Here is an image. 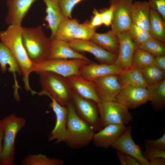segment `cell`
Returning a JSON list of instances; mask_svg holds the SVG:
<instances>
[{
  "label": "cell",
  "instance_id": "cell-44",
  "mask_svg": "<svg viewBox=\"0 0 165 165\" xmlns=\"http://www.w3.org/2000/svg\"><path fill=\"white\" fill-rule=\"evenodd\" d=\"M117 154L121 164L127 165L126 154L117 150Z\"/></svg>",
  "mask_w": 165,
  "mask_h": 165
},
{
  "label": "cell",
  "instance_id": "cell-32",
  "mask_svg": "<svg viewBox=\"0 0 165 165\" xmlns=\"http://www.w3.org/2000/svg\"><path fill=\"white\" fill-rule=\"evenodd\" d=\"M148 85L158 83L165 79V72L152 65L140 70Z\"/></svg>",
  "mask_w": 165,
  "mask_h": 165
},
{
  "label": "cell",
  "instance_id": "cell-36",
  "mask_svg": "<svg viewBox=\"0 0 165 165\" xmlns=\"http://www.w3.org/2000/svg\"><path fill=\"white\" fill-rule=\"evenodd\" d=\"M145 146V150L142 152V154L144 157L149 161L158 158L165 159V150Z\"/></svg>",
  "mask_w": 165,
  "mask_h": 165
},
{
  "label": "cell",
  "instance_id": "cell-23",
  "mask_svg": "<svg viewBox=\"0 0 165 165\" xmlns=\"http://www.w3.org/2000/svg\"><path fill=\"white\" fill-rule=\"evenodd\" d=\"M46 6V15L45 20L51 32L50 38H54L56 31L65 18L58 2L50 0H43Z\"/></svg>",
  "mask_w": 165,
  "mask_h": 165
},
{
  "label": "cell",
  "instance_id": "cell-4",
  "mask_svg": "<svg viewBox=\"0 0 165 165\" xmlns=\"http://www.w3.org/2000/svg\"><path fill=\"white\" fill-rule=\"evenodd\" d=\"M1 121L0 127L3 132L1 165H14L15 139L17 133L25 125L26 119L12 113Z\"/></svg>",
  "mask_w": 165,
  "mask_h": 165
},
{
  "label": "cell",
  "instance_id": "cell-18",
  "mask_svg": "<svg viewBox=\"0 0 165 165\" xmlns=\"http://www.w3.org/2000/svg\"><path fill=\"white\" fill-rule=\"evenodd\" d=\"M9 66L8 71L13 74L14 79V95L15 99L19 101L20 97L18 90L20 87L16 79V74L21 75V72L19 64L16 58L9 49L0 41V67L2 73H5L7 70V66Z\"/></svg>",
  "mask_w": 165,
  "mask_h": 165
},
{
  "label": "cell",
  "instance_id": "cell-10",
  "mask_svg": "<svg viewBox=\"0 0 165 165\" xmlns=\"http://www.w3.org/2000/svg\"><path fill=\"white\" fill-rule=\"evenodd\" d=\"M132 0H109L113 8L111 31L116 36L128 31L132 24L131 8Z\"/></svg>",
  "mask_w": 165,
  "mask_h": 165
},
{
  "label": "cell",
  "instance_id": "cell-41",
  "mask_svg": "<svg viewBox=\"0 0 165 165\" xmlns=\"http://www.w3.org/2000/svg\"><path fill=\"white\" fill-rule=\"evenodd\" d=\"M153 65L160 70L165 72V55L155 57Z\"/></svg>",
  "mask_w": 165,
  "mask_h": 165
},
{
  "label": "cell",
  "instance_id": "cell-19",
  "mask_svg": "<svg viewBox=\"0 0 165 165\" xmlns=\"http://www.w3.org/2000/svg\"><path fill=\"white\" fill-rule=\"evenodd\" d=\"M48 59H83L90 60L84 54L73 49L67 41L54 38Z\"/></svg>",
  "mask_w": 165,
  "mask_h": 165
},
{
  "label": "cell",
  "instance_id": "cell-17",
  "mask_svg": "<svg viewBox=\"0 0 165 165\" xmlns=\"http://www.w3.org/2000/svg\"><path fill=\"white\" fill-rule=\"evenodd\" d=\"M8 13L5 21L9 25L21 26L22 22L33 4L37 0H6Z\"/></svg>",
  "mask_w": 165,
  "mask_h": 165
},
{
  "label": "cell",
  "instance_id": "cell-31",
  "mask_svg": "<svg viewBox=\"0 0 165 165\" xmlns=\"http://www.w3.org/2000/svg\"><path fill=\"white\" fill-rule=\"evenodd\" d=\"M165 45L160 40L151 37L137 46L156 57L165 55Z\"/></svg>",
  "mask_w": 165,
  "mask_h": 165
},
{
  "label": "cell",
  "instance_id": "cell-39",
  "mask_svg": "<svg viewBox=\"0 0 165 165\" xmlns=\"http://www.w3.org/2000/svg\"><path fill=\"white\" fill-rule=\"evenodd\" d=\"M145 146L165 150V134L164 133L161 137L156 140H145Z\"/></svg>",
  "mask_w": 165,
  "mask_h": 165
},
{
  "label": "cell",
  "instance_id": "cell-33",
  "mask_svg": "<svg viewBox=\"0 0 165 165\" xmlns=\"http://www.w3.org/2000/svg\"><path fill=\"white\" fill-rule=\"evenodd\" d=\"M96 29L91 25L89 20H86L82 24L79 23L74 34L73 39L90 40L96 32Z\"/></svg>",
  "mask_w": 165,
  "mask_h": 165
},
{
  "label": "cell",
  "instance_id": "cell-11",
  "mask_svg": "<svg viewBox=\"0 0 165 165\" xmlns=\"http://www.w3.org/2000/svg\"><path fill=\"white\" fill-rule=\"evenodd\" d=\"M96 94L101 101H116V97L122 86L117 75L101 76L90 81Z\"/></svg>",
  "mask_w": 165,
  "mask_h": 165
},
{
  "label": "cell",
  "instance_id": "cell-5",
  "mask_svg": "<svg viewBox=\"0 0 165 165\" xmlns=\"http://www.w3.org/2000/svg\"><path fill=\"white\" fill-rule=\"evenodd\" d=\"M38 74L42 90L49 94L62 106H66L71 101L73 90L67 77L48 72Z\"/></svg>",
  "mask_w": 165,
  "mask_h": 165
},
{
  "label": "cell",
  "instance_id": "cell-43",
  "mask_svg": "<svg viewBox=\"0 0 165 165\" xmlns=\"http://www.w3.org/2000/svg\"><path fill=\"white\" fill-rule=\"evenodd\" d=\"M149 165H165V159L162 158H156L149 161Z\"/></svg>",
  "mask_w": 165,
  "mask_h": 165
},
{
  "label": "cell",
  "instance_id": "cell-38",
  "mask_svg": "<svg viewBox=\"0 0 165 165\" xmlns=\"http://www.w3.org/2000/svg\"><path fill=\"white\" fill-rule=\"evenodd\" d=\"M101 13L102 24L106 27L111 25L113 19V8L110 5L108 8L99 11Z\"/></svg>",
  "mask_w": 165,
  "mask_h": 165
},
{
  "label": "cell",
  "instance_id": "cell-1",
  "mask_svg": "<svg viewBox=\"0 0 165 165\" xmlns=\"http://www.w3.org/2000/svg\"><path fill=\"white\" fill-rule=\"evenodd\" d=\"M23 27L17 25H9L5 30L0 32V41L10 50L20 67L26 90L34 91L29 83V77L32 72L33 63L30 59L22 41Z\"/></svg>",
  "mask_w": 165,
  "mask_h": 165
},
{
  "label": "cell",
  "instance_id": "cell-24",
  "mask_svg": "<svg viewBox=\"0 0 165 165\" xmlns=\"http://www.w3.org/2000/svg\"><path fill=\"white\" fill-rule=\"evenodd\" d=\"M90 40L110 53L118 54L119 45L118 39L111 30L102 33L95 32Z\"/></svg>",
  "mask_w": 165,
  "mask_h": 165
},
{
  "label": "cell",
  "instance_id": "cell-9",
  "mask_svg": "<svg viewBox=\"0 0 165 165\" xmlns=\"http://www.w3.org/2000/svg\"><path fill=\"white\" fill-rule=\"evenodd\" d=\"M71 101L77 114L89 124L95 132L103 128L100 122L97 103L83 98L73 91Z\"/></svg>",
  "mask_w": 165,
  "mask_h": 165
},
{
  "label": "cell",
  "instance_id": "cell-6",
  "mask_svg": "<svg viewBox=\"0 0 165 165\" xmlns=\"http://www.w3.org/2000/svg\"><path fill=\"white\" fill-rule=\"evenodd\" d=\"M93 61L83 59H47L43 61L33 63L32 72L37 73L44 72H53L67 77L79 74L83 66Z\"/></svg>",
  "mask_w": 165,
  "mask_h": 165
},
{
  "label": "cell",
  "instance_id": "cell-3",
  "mask_svg": "<svg viewBox=\"0 0 165 165\" xmlns=\"http://www.w3.org/2000/svg\"><path fill=\"white\" fill-rule=\"evenodd\" d=\"M22 41L28 56L33 63L48 59L51 40L44 33L41 25L35 27H23Z\"/></svg>",
  "mask_w": 165,
  "mask_h": 165
},
{
  "label": "cell",
  "instance_id": "cell-26",
  "mask_svg": "<svg viewBox=\"0 0 165 165\" xmlns=\"http://www.w3.org/2000/svg\"><path fill=\"white\" fill-rule=\"evenodd\" d=\"M150 101L156 110L163 109L165 106V79L155 84L146 87Z\"/></svg>",
  "mask_w": 165,
  "mask_h": 165
},
{
  "label": "cell",
  "instance_id": "cell-16",
  "mask_svg": "<svg viewBox=\"0 0 165 165\" xmlns=\"http://www.w3.org/2000/svg\"><path fill=\"white\" fill-rule=\"evenodd\" d=\"M119 42V51L115 63L122 71L131 67L132 57L137 47L130 36L128 30L116 35Z\"/></svg>",
  "mask_w": 165,
  "mask_h": 165
},
{
  "label": "cell",
  "instance_id": "cell-7",
  "mask_svg": "<svg viewBox=\"0 0 165 165\" xmlns=\"http://www.w3.org/2000/svg\"><path fill=\"white\" fill-rule=\"evenodd\" d=\"M100 122L103 127L111 124H127L133 118L128 109L116 101L97 103Z\"/></svg>",
  "mask_w": 165,
  "mask_h": 165
},
{
  "label": "cell",
  "instance_id": "cell-12",
  "mask_svg": "<svg viewBox=\"0 0 165 165\" xmlns=\"http://www.w3.org/2000/svg\"><path fill=\"white\" fill-rule=\"evenodd\" d=\"M68 42L75 51L81 53L87 52L92 54L100 64H115L117 58V54L106 50L91 40L73 39Z\"/></svg>",
  "mask_w": 165,
  "mask_h": 165
},
{
  "label": "cell",
  "instance_id": "cell-25",
  "mask_svg": "<svg viewBox=\"0 0 165 165\" xmlns=\"http://www.w3.org/2000/svg\"><path fill=\"white\" fill-rule=\"evenodd\" d=\"M117 78L122 87L130 86L146 88L148 85L140 69L130 68L122 71L117 75Z\"/></svg>",
  "mask_w": 165,
  "mask_h": 165
},
{
  "label": "cell",
  "instance_id": "cell-46",
  "mask_svg": "<svg viewBox=\"0 0 165 165\" xmlns=\"http://www.w3.org/2000/svg\"><path fill=\"white\" fill-rule=\"evenodd\" d=\"M50 0L54 1H56V2H58V1L59 0Z\"/></svg>",
  "mask_w": 165,
  "mask_h": 165
},
{
  "label": "cell",
  "instance_id": "cell-30",
  "mask_svg": "<svg viewBox=\"0 0 165 165\" xmlns=\"http://www.w3.org/2000/svg\"><path fill=\"white\" fill-rule=\"evenodd\" d=\"M154 58L152 55L137 46L133 54L130 68L141 70L153 65Z\"/></svg>",
  "mask_w": 165,
  "mask_h": 165
},
{
  "label": "cell",
  "instance_id": "cell-34",
  "mask_svg": "<svg viewBox=\"0 0 165 165\" xmlns=\"http://www.w3.org/2000/svg\"><path fill=\"white\" fill-rule=\"evenodd\" d=\"M130 38L138 46L150 37L148 31L141 29L132 24L128 30Z\"/></svg>",
  "mask_w": 165,
  "mask_h": 165
},
{
  "label": "cell",
  "instance_id": "cell-40",
  "mask_svg": "<svg viewBox=\"0 0 165 165\" xmlns=\"http://www.w3.org/2000/svg\"><path fill=\"white\" fill-rule=\"evenodd\" d=\"M93 15L90 20V23L93 27L96 29L103 24L101 15L99 11L95 8L93 11Z\"/></svg>",
  "mask_w": 165,
  "mask_h": 165
},
{
  "label": "cell",
  "instance_id": "cell-14",
  "mask_svg": "<svg viewBox=\"0 0 165 165\" xmlns=\"http://www.w3.org/2000/svg\"><path fill=\"white\" fill-rule=\"evenodd\" d=\"M132 129L130 126L127 127L122 135L111 147L134 157L141 165H149V161L144 157L140 146L135 143L132 138Z\"/></svg>",
  "mask_w": 165,
  "mask_h": 165
},
{
  "label": "cell",
  "instance_id": "cell-48",
  "mask_svg": "<svg viewBox=\"0 0 165 165\" xmlns=\"http://www.w3.org/2000/svg\"><path fill=\"white\" fill-rule=\"evenodd\" d=\"M132 0L133 1H134V0Z\"/></svg>",
  "mask_w": 165,
  "mask_h": 165
},
{
  "label": "cell",
  "instance_id": "cell-20",
  "mask_svg": "<svg viewBox=\"0 0 165 165\" xmlns=\"http://www.w3.org/2000/svg\"><path fill=\"white\" fill-rule=\"evenodd\" d=\"M121 71L115 64H98L92 61L82 67L79 70V74L85 79L91 81L104 76L118 75Z\"/></svg>",
  "mask_w": 165,
  "mask_h": 165
},
{
  "label": "cell",
  "instance_id": "cell-13",
  "mask_svg": "<svg viewBox=\"0 0 165 165\" xmlns=\"http://www.w3.org/2000/svg\"><path fill=\"white\" fill-rule=\"evenodd\" d=\"M116 99L128 109L135 108L148 101V91L146 88L143 87L123 86Z\"/></svg>",
  "mask_w": 165,
  "mask_h": 165
},
{
  "label": "cell",
  "instance_id": "cell-28",
  "mask_svg": "<svg viewBox=\"0 0 165 165\" xmlns=\"http://www.w3.org/2000/svg\"><path fill=\"white\" fill-rule=\"evenodd\" d=\"M79 24L76 19L65 17L58 27L54 38L67 42L73 39Z\"/></svg>",
  "mask_w": 165,
  "mask_h": 165
},
{
  "label": "cell",
  "instance_id": "cell-45",
  "mask_svg": "<svg viewBox=\"0 0 165 165\" xmlns=\"http://www.w3.org/2000/svg\"><path fill=\"white\" fill-rule=\"evenodd\" d=\"M3 132L2 129L0 127V161L3 150L2 141L3 140Z\"/></svg>",
  "mask_w": 165,
  "mask_h": 165
},
{
  "label": "cell",
  "instance_id": "cell-27",
  "mask_svg": "<svg viewBox=\"0 0 165 165\" xmlns=\"http://www.w3.org/2000/svg\"><path fill=\"white\" fill-rule=\"evenodd\" d=\"M165 21L156 11L150 8L148 31L151 37L165 44Z\"/></svg>",
  "mask_w": 165,
  "mask_h": 165
},
{
  "label": "cell",
  "instance_id": "cell-15",
  "mask_svg": "<svg viewBox=\"0 0 165 165\" xmlns=\"http://www.w3.org/2000/svg\"><path fill=\"white\" fill-rule=\"evenodd\" d=\"M124 124H111L95 132L92 142L97 148L108 149L114 144L125 130Z\"/></svg>",
  "mask_w": 165,
  "mask_h": 165
},
{
  "label": "cell",
  "instance_id": "cell-2",
  "mask_svg": "<svg viewBox=\"0 0 165 165\" xmlns=\"http://www.w3.org/2000/svg\"><path fill=\"white\" fill-rule=\"evenodd\" d=\"M66 106L68 113L66 136L64 142L73 149L85 147L92 142L95 132L77 114L71 101Z\"/></svg>",
  "mask_w": 165,
  "mask_h": 165
},
{
  "label": "cell",
  "instance_id": "cell-8",
  "mask_svg": "<svg viewBox=\"0 0 165 165\" xmlns=\"http://www.w3.org/2000/svg\"><path fill=\"white\" fill-rule=\"evenodd\" d=\"M36 94L39 96L46 95L50 99L51 102L49 106L55 116V126L48 136V141L49 142L53 141L56 144L64 142L66 136L68 113L67 107L60 104L49 94L44 91L36 92Z\"/></svg>",
  "mask_w": 165,
  "mask_h": 165
},
{
  "label": "cell",
  "instance_id": "cell-22",
  "mask_svg": "<svg viewBox=\"0 0 165 165\" xmlns=\"http://www.w3.org/2000/svg\"><path fill=\"white\" fill-rule=\"evenodd\" d=\"M150 7L147 1L133 2L131 8L132 24L148 31Z\"/></svg>",
  "mask_w": 165,
  "mask_h": 165
},
{
  "label": "cell",
  "instance_id": "cell-37",
  "mask_svg": "<svg viewBox=\"0 0 165 165\" xmlns=\"http://www.w3.org/2000/svg\"><path fill=\"white\" fill-rule=\"evenodd\" d=\"M150 8L157 12L165 21V0H148Z\"/></svg>",
  "mask_w": 165,
  "mask_h": 165
},
{
  "label": "cell",
  "instance_id": "cell-47",
  "mask_svg": "<svg viewBox=\"0 0 165 165\" xmlns=\"http://www.w3.org/2000/svg\"><path fill=\"white\" fill-rule=\"evenodd\" d=\"M0 124H1V121L0 120Z\"/></svg>",
  "mask_w": 165,
  "mask_h": 165
},
{
  "label": "cell",
  "instance_id": "cell-42",
  "mask_svg": "<svg viewBox=\"0 0 165 165\" xmlns=\"http://www.w3.org/2000/svg\"><path fill=\"white\" fill-rule=\"evenodd\" d=\"M127 165H141L138 161L134 157L126 154Z\"/></svg>",
  "mask_w": 165,
  "mask_h": 165
},
{
  "label": "cell",
  "instance_id": "cell-29",
  "mask_svg": "<svg viewBox=\"0 0 165 165\" xmlns=\"http://www.w3.org/2000/svg\"><path fill=\"white\" fill-rule=\"evenodd\" d=\"M64 163L62 160L50 158L41 153L29 154L21 162L23 165H62Z\"/></svg>",
  "mask_w": 165,
  "mask_h": 165
},
{
  "label": "cell",
  "instance_id": "cell-35",
  "mask_svg": "<svg viewBox=\"0 0 165 165\" xmlns=\"http://www.w3.org/2000/svg\"><path fill=\"white\" fill-rule=\"evenodd\" d=\"M84 0H59L58 2L65 17L72 18V13L75 6Z\"/></svg>",
  "mask_w": 165,
  "mask_h": 165
},
{
  "label": "cell",
  "instance_id": "cell-21",
  "mask_svg": "<svg viewBox=\"0 0 165 165\" xmlns=\"http://www.w3.org/2000/svg\"><path fill=\"white\" fill-rule=\"evenodd\" d=\"M67 78L73 91L78 95L97 103L101 101L90 81L85 79L80 74L73 75Z\"/></svg>",
  "mask_w": 165,
  "mask_h": 165
}]
</instances>
